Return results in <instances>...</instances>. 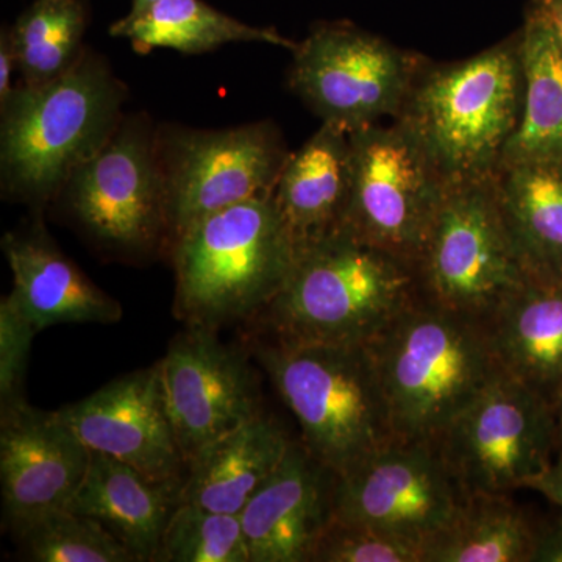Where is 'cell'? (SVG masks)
I'll use <instances>...</instances> for the list:
<instances>
[{
	"mask_svg": "<svg viewBox=\"0 0 562 562\" xmlns=\"http://www.w3.org/2000/svg\"><path fill=\"white\" fill-rule=\"evenodd\" d=\"M157 2L158 0H133L131 13L125 18L140 16V14L146 13V11Z\"/></svg>",
	"mask_w": 562,
	"mask_h": 562,
	"instance_id": "cell-36",
	"label": "cell"
},
{
	"mask_svg": "<svg viewBox=\"0 0 562 562\" xmlns=\"http://www.w3.org/2000/svg\"><path fill=\"white\" fill-rule=\"evenodd\" d=\"M519 46L522 116L502 168L524 162L562 165V46L550 25L530 11L519 32Z\"/></svg>",
	"mask_w": 562,
	"mask_h": 562,
	"instance_id": "cell-24",
	"label": "cell"
},
{
	"mask_svg": "<svg viewBox=\"0 0 562 562\" xmlns=\"http://www.w3.org/2000/svg\"><path fill=\"white\" fill-rule=\"evenodd\" d=\"M528 11L538 14L550 25L562 46V0H531Z\"/></svg>",
	"mask_w": 562,
	"mask_h": 562,
	"instance_id": "cell-35",
	"label": "cell"
},
{
	"mask_svg": "<svg viewBox=\"0 0 562 562\" xmlns=\"http://www.w3.org/2000/svg\"><path fill=\"white\" fill-rule=\"evenodd\" d=\"M554 417H557L558 443H560V452H562V392L554 403Z\"/></svg>",
	"mask_w": 562,
	"mask_h": 562,
	"instance_id": "cell-37",
	"label": "cell"
},
{
	"mask_svg": "<svg viewBox=\"0 0 562 562\" xmlns=\"http://www.w3.org/2000/svg\"><path fill=\"white\" fill-rule=\"evenodd\" d=\"M110 33L131 41L140 54L165 47L199 55L233 43L272 44L291 52L297 47L276 29L246 24L203 0H158L140 16L114 22Z\"/></svg>",
	"mask_w": 562,
	"mask_h": 562,
	"instance_id": "cell-25",
	"label": "cell"
},
{
	"mask_svg": "<svg viewBox=\"0 0 562 562\" xmlns=\"http://www.w3.org/2000/svg\"><path fill=\"white\" fill-rule=\"evenodd\" d=\"M312 562H425V547L368 525L331 517L317 539Z\"/></svg>",
	"mask_w": 562,
	"mask_h": 562,
	"instance_id": "cell-30",
	"label": "cell"
},
{
	"mask_svg": "<svg viewBox=\"0 0 562 562\" xmlns=\"http://www.w3.org/2000/svg\"><path fill=\"white\" fill-rule=\"evenodd\" d=\"M532 562H562V519L539 528Z\"/></svg>",
	"mask_w": 562,
	"mask_h": 562,
	"instance_id": "cell-33",
	"label": "cell"
},
{
	"mask_svg": "<svg viewBox=\"0 0 562 562\" xmlns=\"http://www.w3.org/2000/svg\"><path fill=\"white\" fill-rule=\"evenodd\" d=\"M351 190L349 133L324 124L291 154L273 190V201L295 246L342 228Z\"/></svg>",
	"mask_w": 562,
	"mask_h": 562,
	"instance_id": "cell-20",
	"label": "cell"
},
{
	"mask_svg": "<svg viewBox=\"0 0 562 562\" xmlns=\"http://www.w3.org/2000/svg\"><path fill=\"white\" fill-rule=\"evenodd\" d=\"M61 194L85 232L105 249L135 257L169 244L157 131L144 117L122 120Z\"/></svg>",
	"mask_w": 562,
	"mask_h": 562,
	"instance_id": "cell-12",
	"label": "cell"
},
{
	"mask_svg": "<svg viewBox=\"0 0 562 562\" xmlns=\"http://www.w3.org/2000/svg\"><path fill=\"white\" fill-rule=\"evenodd\" d=\"M291 90L347 133L397 120L422 68L417 55L350 22H322L292 50Z\"/></svg>",
	"mask_w": 562,
	"mask_h": 562,
	"instance_id": "cell-9",
	"label": "cell"
},
{
	"mask_svg": "<svg viewBox=\"0 0 562 562\" xmlns=\"http://www.w3.org/2000/svg\"><path fill=\"white\" fill-rule=\"evenodd\" d=\"M465 494L435 441L395 438L336 479L333 519L430 546Z\"/></svg>",
	"mask_w": 562,
	"mask_h": 562,
	"instance_id": "cell-13",
	"label": "cell"
},
{
	"mask_svg": "<svg viewBox=\"0 0 562 562\" xmlns=\"http://www.w3.org/2000/svg\"><path fill=\"white\" fill-rule=\"evenodd\" d=\"M539 528L508 494L465 495L425 562H532Z\"/></svg>",
	"mask_w": 562,
	"mask_h": 562,
	"instance_id": "cell-26",
	"label": "cell"
},
{
	"mask_svg": "<svg viewBox=\"0 0 562 562\" xmlns=\"http://www.w3.org/2000/svg\"><path fill=\"white\" fill-rule=\"evenodd\" d=\"M169 244L184 228L236 203L276 190L288 154L272 122L227 131H157Z\"/></svg>",
	"mask_w": 562,
	"mask_h": 562,
	"instance_id": "cell-11",
	"label": "cell"
},
{
	"mask_svg": "<svg viewBox=\"0 0 562 562\" xmlns=\"http://www.w3.org/2000/svg\"><path fill=\"white\" fill-rule=\"evenodd\" d=\"M419 299L412 261L342 227L299 247L260 314L276 341L369 344Z\"/></svg>",
	"mask_w": 562,
	"mask_h": 562,
	"instance_id": "cell-2",
	"label": "cell"
},
{
	"mask_svg": "<svg viewBox=\"0 0 562 562\" xmlns=\"http://www.w3.org/2000/svg\"><path fill=\"white\" fill-rule=\"evenodd\" d=\"M303 446L341 476L395 439L369 344H288L257 350Z\"/></svg>",
	"mask_w": 562,
	"mask_h": 562,
	"instance_id": "cell-6",
	"label": "cell"
},
{
	"mask_svg": "<svg viewBox=\"0 0 562 562\" xmlns=\"http://www.w3.org/2000/svg\"><path fill=\"white\" fill-rule=\"evenodd\" d=\"M58 412L91 452L183 490L188 464L173 430L158 362L113 380Z\"/></svg>",
	"mask_w": 562,
	"mask_h": 562,
	"instance_id": "cell-15",
	"label": "cell"
},
{
	"mask_svg": "<svg viewBox=\"0 0 562 562\" xmlns=\"http://www.w3.org/2000/svg\"><path fill=\"white\" fill-rule=\"evenodd\" d=\"M435 442L465 495L528 490L560 453L554 406L506 372Z\"/></svg>",
	"mask_w": 562,
	"mask_h": 562,
	"instance_id": "cell-8",
	"label": "cell"
},
{
	"mask_svg": "<svg viewBox=\"0 0 562 562\" xmlns=\"http://www.w3.org/2000/svg\"><path fill=\"white\" fill-rule=\"evenodd\" d=\"M127 98L122 81L92 50L49 83H18L0 103V179L3 194L46 205L85 162L109 143Z\"/></svg>",
	"mask_w": 562,
	"mask_h": 562,
	"instance_id": "cell-1",
	"label": "cell"
},
{
	"mask_svg": "<svg viewBox=\"0 0 562 562\" xmlns=\"http://www.w3.org/2000/svg\"><path fill=\"white\" fill-rule=\"evenodd\" d=\"M484 324L503 372L554 406L562 392V281L528 280Z\"/></svg>",
	"mask_w": 562,
	"mask_h": 562,
	"instance_id": "cell-21",
	"label": "cell"
},
{
	"mask_svg": "<svg viewBox=\"0 0 562 562\" xmlns=\"http://www.w3.org/2000/svg\"><path fill=\"white\" fill-rule=\"evenodd\" d=\"M35 325L14 295L0 302V409L25 401L22 395L29 357L35 338Z\"/></svg>",
	"mask_w": 562,
	"mask_h": 562,
	"instance_id": "cell-31",
	"label": "cell"
},
{
	"mask_svg": "<svg viewBox=\"0 0 562 562\" xmlns=\"http://www.w3.org/2000/svg\"><path fill=\"white\" fill-rule=\"evenodd\" d=\"M336 479L303 443L292 442L279 469L239 513L250 562H312L333 517Z\"/></svg>",
	"mask_w": 562,
	"mask_h": 562,
	"instance_id": "cell-17",
	"label": "cell"
},
{
	"mask_svg": "<svg viewBox=\"0 0 562 562\" xmlns=\"http://www.w3.org/2000/svg\"><path fill=\"white\" fill-rule=\"evenodd\" d=\"M171 249L177 316L209 330L260 314L297 255L272 192L194 222Z\"/></svg>",
	"mask_w": 562,
	"mask_h": 562,
	"instance_id": "cell-5",
	"label": "cell"
},
{
	"mask_svg": "<svg viewBox=\"0 0 562 562\" xmlns=\"http://www.w3.org/2000/svg\"><path fill=\"white\" fill-rule=\"evenodd\" d=\"M91 450L60 412L21 401L0 409V482L3 522L21 532L43 517L68 508Z\"/></svg>",
	"mask_w": 562,
	"mask_h": 562,
	"instance_id": "cell-16",
	"label": "cell"
},
{
	"mask_svg": "<svg viewBox=\"0 0 562 562\" xmlns=\"http://www.w3.org/2000/svg\"><path fill=\"white\" fill-rule=\"evenodd\" d=\"M349 136L351 190L342 227L416 266L449 187L401 122Z\"/></svg>",
	"mask_w": 562,
	"mask_h": 562,
	"instance_id": "cell-10",
	"label": "cell"
},
{
	"mask_svg": "<svg viewBox=\"0 0 562 562\" xmlns=\"http://www.w3.org/2000/svg\"><path fill=\"white\" fill-rule=\"evenodd\" d=\"M160 364L173 430L187 464L210 443L261 413L249 362L214 330L190 327Z\"/></svg>",
	"mask_w": 562,
	"mask_h": 562,
	"instance_id": "cell-14",
	"label": "cell"
},
{
	"mask_svg": "<svg viewBox=\"0 0 562 562\" xmlns=\"http://www.w3.org/2000/svg\"><path fill=\"white\" fill-rule=\"evenodd\" d=\"M395 438L438 441L503 372L486 324L419 299L369 342Z\"/></svg>",
	"mask_w": 562,
	"mask_h": 562,
	"instance_id": "cell-4",
	"label": "cell"
},
{
	"mask_svg": "<svg viewBox=\"0 0 562 562\" xmlns=\"http://www.w3.org/2000/svg\"><path fill=\"white\" fill-rule=\"evenodd\" d=\"M2 249L13 273L11 294L36 330L121 321L120 302L95 286L43 231L7 233Z\"/></svg>",
	"mask_w": 562,
	"mask_h": 562,
	"instance_id": "cell-18",
	"label": "cell"
},
{
	"mask_svg": "<svg viewBox=\"0 0 562 562\" xmlns=\"http://www.w3.org/2000/svg\"><path fill=\"white\" fill-rule=\"evenodd\" d=\"M85 27L81 0H35L10 27L20 85L38 87L65 74L83 50Z\"/></svg>",
	"mask_w": 562,
	"mask_h": 562,
	"instance_id": "cell-27",
	"label": "cell"
},
{
	"mask_svg": "<svg viewBox=\"0 0 562 562\" xmlns=\"http://www.w3.org/2000/svg\"><path fill=\"white\" fill-rule=\"evenodd\" d=\"M495 190L531 279L562 281V165L505 166Z\"/></svg>",
	"mask_w": 562,
	"mask_h": 562,
	"instance_id": "cell-23",
	"label": "cell"
},
{
	"mask_svg": "<svg viewBox=\"0 0 562 562\" xmlns=\"http://www.w3.org/2000/svg\"><path fill=\"white\" fill-rule=\"evenodd\" d=\"M14 72H18V57L9 27L0 35V103L5 102L14 90Z\"/></svg>",
	"mask_w": 562,
	"mask_h": 562,
	"instance_id": "cell-32",
	"label": "cell"
},
{
	"mask_svg": "<svg viewBox=\"0 0 562 562\" xmlns=\"http://www.w3.org/2000/svg\"><path fill=\"white\" fill-rule=\"evenodd\" d=\"M283 428L260 413L195 454L181 502L239 514L279 469L291 447Z\"/></svg>",
	"mask_w": 562,
	"mask_h": 562,
	"instance_id": "cell-22",
	"label": "cell"
},
{
	"mask_svg": "<svg viewBox=\"0 0 562 562\" xmlns=\"http://www.w3.org/2000/svg\"><path fill=\"white\" fill-rule=\"evenodd\" d=\"M20 539L35 562H135L98 520L65 508L31 525Z\"/></svg>",
	"mask_w": 562,
	"mask_h": 562,
	"instance_id": "cell-29",
	"label": "cell"
},
{
	"mask_svg": "<svg viewBox=\"0 0 562 562\" xmlns=\"http://www.w3.org/2000/svg\"><path fill=\"white\" fill-rule=\"evenodd\" d=\"M522 106L517 33L468 60L424 66L395 121L420 144L447 187H460L497 177Z\"/></svg>",
	"mask_w": 562,
	"mask_h": 562,
	"instance_id": "cell-3",
	"label": "cell"
},
{
	"mask_svg": "<svg viewBox=\"0 0 562 562\" xmlns=\"http://www.w3.org/2000/svg\"><path fill=\"white\" fill-rule=\"evenodd\" d=\"M495 179L447 190L416 265L422 299L482 322L531 280L503 216Z\"/></svg>",
	"mask_w": 562,
	"mask_h": 562,
	"instance_id": "cell-7",
	"label": "cell"
},
{
	"mask_svg": "<svg viewBox=\"0 0 562 562\" xmlns=\"http://www.w3.org/2000/svg\"><path fill=\"white\" fill-rule=\"evenodd\" d=\"M157 561L250 562L241 517L180 501L166 527Z\"/></svg>",
	"mask_w": 562,
	"mask_h": 562,
	"instance_id": "cell-28",
	"label": "cell"
},
{
	"mask_svg": "<svg viewBox=\"0 0 562 562\" xmlns=\"http://www.w3.org/2000/svg\"><path fill=\"white\" fill-rule=\"evenodd\" d=\"M528 490L539 492L562 509V452L557 454L552 465L541 476L530 483Z\"/></svg>",
	"mask_w": 562,
	"mask_h": 562,
	"instance_id": "cell-34",
	"label": "cell"
},
{
	"mask_svg": "<svg viewBox=\"0 0 562 562\" xmlns=\"http://www.w3.org/2000/svg\"><path fill=\"white\" fill-rule=\"evenodd\" d=\"M181 501L180 487L157 483L125 464L91 452L70 512L98 520L135 562L157 561L162 536Z\"/></svg>",
	"mask_w": 562,
	"mask_h": 562,
	"instance_id": "cell-19",
	"label": "cell"
}]
</instances>
